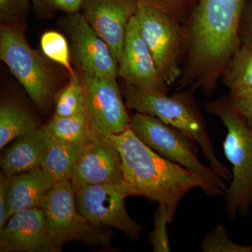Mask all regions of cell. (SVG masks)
<instances>
[{"instance_id":"1","label":"cell","mask_w":252,"mask_h":252,"mask_svg":"<svg viewBox=\"0 0 252 252\" xmlns=\"http://www.w3.org/2000/svg\"><path fill=\"white\" fill-rule=\"evenodd\" d=\"M248 0H198L184 26L185 58L177 89L210 95L241 46L239 26Z\"/></svg>"},{"instance_id":"2","label":"cell","mask_w":252,"mask_h":252,"mask_svg":"<svg viewBox=\"0 0 252 252\" xmlns=\"http://www.w3.org/2000/svg\"><path fill=\"white\" fill-rule=\"evenodd\" d=\"M109 137L122 157L124 182L129 196L144 197L164 205L169 223L173 220L181 200L194 189H201L210 197L225 195L223 190L203 177L149 148L130 127Z\"/></svg>"},{"instance_id":"3","label":"cell","mask_w":252,"mask_h":252,"mask_svg":"<svg viewBox=\"0 0 252 252\" xmlns=\"http://www.w3.org/2000/svg\"><path fill=\"white\" fill-rule=\"evenodd\" d=\"M123 94L127 108L157 117L192 137L214 171L224 180H231V172L215 155L206 123L198 108L193 92L187 91L169 96L125 84Z\"/></svg>"},{"instance_id":"4","label":"cell","mask_w":252,"mask_h":252,"mask_svg":"<svg viewBox=\"0 0 252 252\" xmlns=\"http://www.w3.org/2000/svg\"><path fill=\"white\" fill-rule=\"evenodd\" d=\"M205 108L220 118L226 129L223 151L233 175L225 190V210L227 217L234 220L237 215L246 216L252 205V130L228 97L207 102Z\"/></svg>"},{"instance_id":"5","label":"cell","mask_w":252,"mask_h":252,"mask_svg":"<svg viewBox=\"0 0 252 252\" xmlns=\"http://www.w3.org/2000/svg\"><path fill=\"white\" fill-rule=\"evenodd\" d=\"M26 30L0 24V59L40 111L49 107L59 87L51 61L28 44Z\"/></svg>"},{"instance_id":"6","label":"cell","mask_w":252,"mask_h":252,"mask_svg":"<svg viewBox=\"0 0 252 252\" xmlns=\"http://www.w3.org/2000/svg\"><path fill=\"white\" fill-rule=\"evenodd\" d=\"M48 230L59 251L69 242L79 241L91 247H107L112 232L96 226L81 215L70 180L58 182L43 202Z\"/></svg>"},{"instance_id":"7","label":"cell","mask_w":252,"mask_h":252,"mask_svg":"<svg viewBox=\"0 0 252 252\" xmlns=\"http://www.w3.org/2000/svg\"><path fill=\"white\" fill-rule=\"evenodd\" d=\"M129 127L159 155L180 164L225 193L228 185L211 167L205 166L199 160L197 142L190 136L157 117L139 112L131 118Z\"/></svg>"},{"instance_id":"8","label":"cell","mask_w":252,"mask_h":252,"mask_svg":"<svg viewBox=\"0 0 252 252\" xmlns=\"http://www.w3.org/2000/svg\"><path fill=\"white\" fill-rule=\"evenodd\" d=\"M135 16L164 80L168 86L176 84L182 75L185 58L183 23L161 10L141 4Z\"/></svg>"},{"instance_id":"9","label":"cell","mask_w":252,"mask_h":252,"mask_svg":"<svg viewBox=\"0 0 252 252\" xmlns=\"http://www.w3.org/2000/svg\"><path fill=\"white\" fill-rule=\"evenodd\" d=\"M74 190L78 210L91 223L117 228L132 240L140 238L143 228L126 210L125 199L129 193L124 182L84 185Z\"/></svg>"},{"instance_id":"10","label":"cell","mask_w":252,"mask_h":252,"mask_svg":"<svg viewBox=\"0 0 252 252\" xmlns=\"http://www.w3.org/2000/svg\"><path fill=\"white\" fill-rule=\"evenodd\" d=\"M85 97V115L89 130L97 135L122 133L130 126L117 79L81 72Z\"/></svg>"},{"instance_id":"11","label":"cell","mask_w":252,"mask_h":252,"mask_svg":"<svg viewBox=\"0 0 252 252\" xmlns=\"http://www.w3.org/2000/svg\"><path fill=\"white\" fill-rule=\"evenodd\" d=\"M59 24L69 41L72 59L81 72L117 79L119 63L108 44L81 12L66 14L59 20Z\"/></svg>"},{"instance_id":"12","label":"cell","mask_w":252,"mask_h":252,"mask_svg":"<svg viewBox=\"0 0 252 252\" xmlns=\"http://www.w3.org/2000/svg\"><path fill=\"white\" fill-rule=\"evenodd\" d=\"M70 182L74 189L84 185L124 182L122 157L109 137L89 130L81 144Z\"/></svg>"},{"instance_id":"13","label":"cell","mask_w":252,"mask_h":252,"mask_svg":"<svg viewBox=\"0 0 252 252\" xmlns=\"http://www.w3.org/2000/svg\"><path fill=\"white\" fill-rule=\"evenodd\" d=\"M119 77L127 85L142 90L168 94L167 85L148 46L141 34L135 16L131 18L121 59L119 61Z\"/></svg>"},{"instance_id":"14","label":"cell","mask_w":252,"mask_h":252,"mask_svg":"<svg viewBox=\"0 0 252 252\" xmlns=\"http://www.w3.org/2000/svg\"><path fill=\"white\" fill-rule=\"evenodd\" d=\"M138 0H84L80 12L107 44L118 63L122 56L127 26Z\"/></svg>"},{"instance_id":"15","label":"cell","mask_w":252,"mask_h":252,"mask_svg":"<svg viewBox=\"0 0 252 252\" xmlns=\"http://www.w3.org/2000/svg\"><path fill=\"white\" fill-rule=\"evenodd\" d=\"M1 252H59L41 207L16 212L0 231Z\"/></svg>"},{"instance_id":"16","label":"cell","mask_w":252,"mask_h":252,"mask_svg":"<svg viewBox=\"0 0 252 252\" xmlns=\"http://www.w3.org/2000/svg\"><path fill=\"white\" fill-rule=\"evenodd\" d=\"M49 140L46 126H38L18 137L1 156L2 172L11 177L41 167Z\"/></svg>"},{"instance_id":"17","label":"cell","mask_w":252,"mask_h":252,"mask_svg":"<svg viewBox=\"0 0 252 252\" xmlns=\"http://www.w3.org/2000/svg\"><path fill=\"white\" fill-rule=\"evenodd\" d=\"M55 185L41 167L8 177L7 220L16 212L41 207L46 195Z\"/></svg>"},{"instance_id":"18","label":"cell","mask_w":252,"mask_h":252,"mask_svg":"<svg viewBox=\"0 0 252 252\" xmlns=\"http://www.w3.org/2000/svg\"><path fill=\"white\" fill-rule=\"evenodd\" d=\"M34 116L23 104L13 98L0 104V148L39 126Z\"/></svg>"},{"instance_id":"19","label":"cell","mask_w":252,"mask_h":252,"mask_svg":"<svg viewBox=\"0 0 252 252\" xmlns=\"http://www.w3.org/2000/svg\"><path fill=\"white\" fill-rule=\"evenodd\" d=\"M81 147L80 144L57 140L49 134L47 149L41 169L56 184L61 181L70 180Z\"/></svg>"},{"instance_id":"20","label":"cell","mask_w":252,"mask_h":252,"mask_svg":"<svg viewBox=\"0 0 252 252\" xmlns=\"http://www.w3.org/2000/svg\"><path fill=\"white\" fill-rule=\"evenodd\" d=\"M222 78L230 93L252 87V46L241 44L230 59Z\"/></svg>"},{"instance_id":"21","label":"cell","mask_w":252,"mask_h":252,"mask_svg":"<svg viewBox=\"0 0 252 252\" xmlns=\"http://www.w3.org/2000/svg\"><path fill=\"white\" fill-rule=\"evenodd\" d=\"M46 127L54 138L80 145L84 143L89 131L85 114L72 117L54 115Z\"/></svg>"},{"instance_id":"22","label":"cell","mask_w":252,"mask_h":252,"mask_svg":"<svg viewBox=\"0 0 252 252\" xmlns=\"http://www.w3.org/2000/svg\"><path fill=\"white\" fill-rule=\"evenodd\" d=\"M39 43L46 59L67 69L71 77L77 74L72 66V51L67 36L61 32L46 31L41 34Z\"/></svg>"},{"instance_id":"23","label":"cell","mask_w":252,"mask_h":252,"mask_svg":"<svg viewBox=\"0 0 252 252\" xmlns=\"http://www.w3.org/2000/svg\"><path fill=\"white\" fill-rule=\"evenodd\" d=\"M85 114V97L80 77H70L67 86L60 92L56 99V112L58 117H72Z\"/></svg>"},{"instance_id":"24","label":"cell","mask_w":252,"mask_h":252,"mask_svg":"<svg viewBox=\"0 0 252 252\" xmlns=\"http://www.w3.org/2000/svg\"><path fill=\"white\" fill-rule=\"evenodd\" d=\"M31 0H0L1 24L26 30Z\"/></svg>"},{"instance_id":"25","label":"cell","mask_w":252,"mask_h":252,"mask_svg":"<svg viewBox=\"0 0 252 252\" xmlns=\"http://www.w3.org/2000/svg\"><path fill=\"white\" fill-rule=\"evenodd\" d=\"M202 249L204 252H252V246H244L233 243L223 224H218L204 238Z\"/></svg>"},{"instance_id":"26","label":"cell","mask_w":252,"mask_h":252,"mask_svg":"<svg viewBox=\"0 0 252 252\" xmlns=\"http://www.w3.org/2000/svg\"><path fill=\"white\" fill-rule=\"evenodd\" d=\"M36 16L42 20L52 19L58 11L66 14L80 12L84 0H31Z\"/></svg>"},{"instance_id":"27","label":"cell","mask_w":252,"mask_h":252,"mask_svg":"<svg viewBox=\"0 0 252 252\" xmlns=\"http://www.w3.org/2000/svg\"><path fill=\"white\" fill-rule=\"evenodd\" d=\"M198 0H138L139 4L152 6L171 15L185 24Z\"/></svg>"},{"instance_id":"28","label":"cell","mask_w":252,"mask_h":252,"mask_svg":"<svg viewBox=\"0 0 252 252\" xmlns=\"http://www.w3.org/2000/svg\"><path fill=\"white\" fill-rule=\"evenodd\" d=\"M169 223L166 207L159 205L154 215V229L149 236V240L153 247L154 252H168L170 251L167 224Z\"/></svg>"},{"instance_id":"29","label":"cell","mask_w":252,"mask_h":252,"mask_svg":"<svg viewBox=\"0 0 252 252\" xmlns=\"http://www.w3.org/2000/svg\"><path fill=\"white\" fill-rule=\"evenodd\" d=\"M230 104L245 119L252 117V87L229 93Z\"/></svg>"},{"instance_id":"30","label":"cell","mask_w":252,"mask_h":252,"mask_svg":"<svg viewBox=\"0 0 252 252\" xmlns=\"http://www.w3.org/2000/svg\"><path fill=\"white\" fill-rule=\"evenodd\" d=\"M239 38L241 44L252 46V0H248L239 26Z\"/></svg>"},{"instance_id":"31","label":"cell","mask_w":252,"mask_h":252,"mask_svg":"<svg viewBox=\"0 0 252 252\" xmlns=\"http://www.w3.org/2000/svg\"><path fill=\"white\" fill-rule=\"evenodd\" d=\"M8 177L4 172L0 175V231L3 230L7 222L6 219V192Z\"/></svg>"},{"instance_id":"32","label":"cell","mask_w":252,"mask_h":252,"mask_svg":"<svg viewBox=\"0 0 252 252\" xmlns=\"http://www.w3.org/2000/svg\"><path fill=\"white\" fill-rule=\"evenodd\" d=\"M247 121V124H248V125L249 127H250V128L252 130V117L249 118V119H246Z\"/></svg>"}]
</instances>
